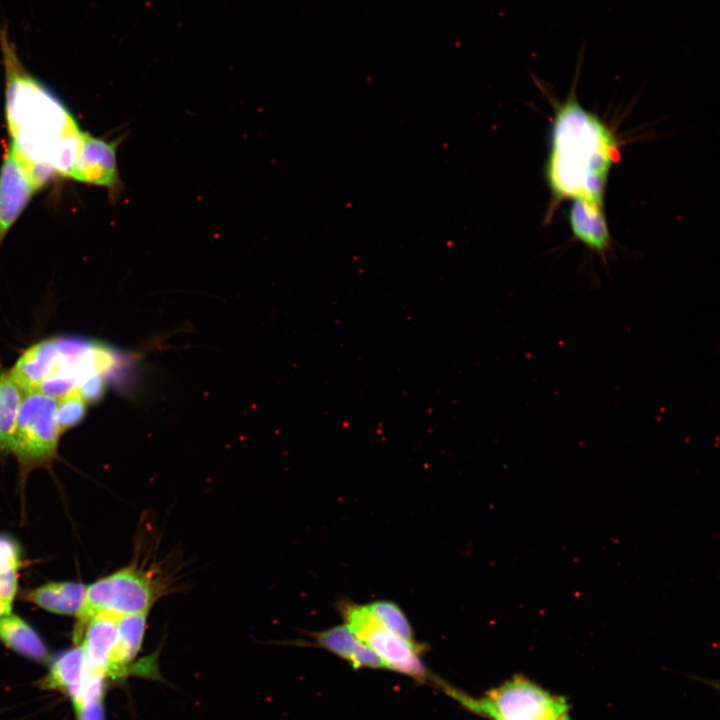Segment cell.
<instances>
[{"label": "cell", "instance_id": "cell-1", "mask_svg": "<svg viewBox=\"0 0 720 720\" xmlns=\"http://www.w3.org/2000/svg\"><path fill=\"white\" fill-rule=\"evenodd\" d=\"M0 48L6 75L7 121L11 140L38 165L48 162L50 145L53 169L61 175L72 165L79 144V129L72 115L20 62L5 27L0 28Z\"/></svg>", "mask_w": 720, "mask_h": 720}, {"label": "cell", "instance_id": "cell-2", "mask_svg": "<svg viewBox=\"0 0 720 720\" xmlns=\"http://www.w3.org/2000/svg\"><path fill=\"white\" fill-rule=\"evenodd\" d=\"M617 158L615 138L597 116L582 108L575 98L559 106L547 166L556 198L602 204L607 176Z\"/></svg>", "mask_w": 720, "mask_h": 720}, {"label": "cell", "instance_id": "cell-3", "mask_svg": "<svg viewBox=\"0 0 720 720\" xmlns=\"http://www.w3.org/2000/svg\"><path fill=\"white\" fill-rule=\"evenodd\" d=\"M444 688L467 709L488 720H570V706L564 697L522 675L513 676L480 698Z\"/></svg>", "mask_w": 720, "mask_h": 720}, {"label": "cell", "instance_id": "cell-4", "mask_svg": "<svg viewBox=\"0 0 720 720\" xmlns=\"http://www.w3.org/2000/svg\"><path fill=\"white\" fill-rule=\"evenodd\" d=\"M162 594L153 576L137 567H126L88 587L78 614L75 637L96 614L110 612L120 616L148 612Z\"/></svg>", "mask_w": 720, "mask_h": 720}, {"label": "cell", "instance_id": "cell-5", "mask_svg": "<svg viewBox=\"0 0 720 720\" xmlns=\"http://www.w3.org/2000/svg\"><path fill=\"white\" fill-rule=\"evenodd\" d=\"M338 608L344 624L385 662L388 669L420 681L429 678V672L420 657L423 648L417 642H409L386 629L372 615L367 605L342 601Z\"/></svg>", "mask_w": 720, "mask_h": 720}, {"label": "cell", "instance_id": "cell-6", "mask_svg": "<svg viewBox=\"0 0 720 720\" xmlns=\"http://www.w3.org/2000/svg\"><path fill=\"white\" fill-rule=\"evenodd\" d=\"M56 409L57 398L39 391L25 394L11 448L24 464L45 463L55 455L61 434Z\"/></svg>", "mask_w": 720, "mask_h": 720}, {"label": "cell", "instance_id": "cell-7", "mask_svg": "<svg viewBox=\"0 0 720 720\" xmlns=\"http://www.w3.org/2000/svg\"><path fill=\"white\" fill-rule=\"evenodd\" d=\"M45 168L10 140L0 167V246L35 193L45 183Z\"/></svg>", "mask_w": 720, "mask_h": 720}, {"label": "cell", "instance_id": "cell-8", "mask_svg": "<svg viewBox=\"0 0 720 720\" xmlns=\"http://www.w3.org/2000/svg\"><path fill=\"white\" fill-rule=\"evenodd\" d=\"M121 141L122 136L106 140L82 131L72 165L65 177L105 188L115 201L123 189L117 163V148Z\"/></svg>", "mask_w": 720, "mask_h": 720}, {"label": "cell", "instance_id": "cell-9", "mask_svg": "<svg viewBox=\"0 0 720 720\" xmlns=\"http://www.w3.org/2000/svg\"><path fill=\"white\" fill-rule=\"evenodd\" d=\"M58 360L55 370L68 377L78 388L93 375H106L116 364V356L108 347L77 338L56 339Z\"/></svg>", "mask_w": 720, "mask_h": 720}, {"label": "cell", "instance_id": "cell-10", "mask_svg": "<svg viewBox=\"0 0 720 720\" xmlns=\"http://www.w3.org/2000/svg\"><path fill=\"white\" fill-rule=\"evenodd\" d=\"M120 615L102 612L93 616L75 641L82 648L88 667L108 677L110 656L117 637Z\"/></svg>", "mask_w": 720, "mask_h": 720}, {"label": "cell", "instance_id": "cell-11", "mask_svg": "<svg viewBox=\"0 0 720 720\" xmlns=\"http://www.w3.org/2000/svg\"><path fill=\"white\" fill-rule=\"evenodd\" d=\"M309 634L319 647L342 658L354 669H388L385 662L345 624Z\"/></svg>", "mask_w": 720, "mask_h": 720}, {"label": "cell", "instance_id": "cell-12", "mask_svg": "<svg viewBox=\"0 0 720 720\" xmlns=\"http://www.w3.org/2000/svg\"><path fill=\"white\" fill-rule=\"evenodd\" d=\"M569 222L574 236L587 248L604 255L610 248V235L602 204L573 199Z\"/></svg>", "mask_w": 720, "mask_h": 720}, {"label": "cell", "instance_id": "cell-13", "mask_svg": "<svg viewBox=\"0 0 720 720\" xmlns=\"http://www.w3.org/2000/svg\"><path fill=\"white\" fill-rule=\"evenodd\" d=\"M57 360L56 339L44 340L29 347L9 372L26 393L36 391L55 369Z\"/></svg>", "mask_w": 720, "mask_h": 720}, {"label": "cell", "instance_id": "cell-14", "mask_svg": "<svg viewBox=\"0 0 720 720\" xmlns=\"http://www.w3.org/2000/svg\"><path fill=\"white\" fill-rule=\"evenodd\" d=\"M147 614L148 612L123 615L119 619L108 677L118 678L126 674L129 665L138 655L144 639Z\"/></svg>", "mask_w": 720, "mask_h": 720}, {"label": "cell", "instance_id": "cell-15", "mask_svg": "<svg viewBox=\"0 0 720 720\" xmlns=\"http://www.w3.org/2000/svg\"><path fill=\"white\" fill-rule=\"evenodd\" d=\"M86 586L78 582H49L28 591L25 599L40 608L62 615H77L80 611Z\"/></svg>", "mask_w": 720, "mask_h": 720}, {"label": "cell", "instance_id": "cell-16", "mask_svg": "<svg viewBox=\"0 0 720 720\" xmlns=\"http://www.w3.org/2000/svg\"><path fill=\"white\" fill-rule=\"evenodd\" d=\"M89 675V667L80 646L66 650L58 655L51 667L47 684L65 691L76 701L80 696Z\"/></svg>", "mask_w": 720, "mask_h": 720}, {"label": "cell", "instance_id": "cell-17", "mask_svg": "<svg viewBox=\"0 0 720 720\" xmlns=\"http://www.w3.org/2000/svg\"><path fill=\"white\" fill-rule=\"evenodd\" d=\"M0 640L19 654L47 662L49 652L41 637L22 618L11 613L0 619Z\"/></svg>", "mask_w": 720, "mask_h": 720}, {"label": "cell", "instance_id": "cell-18", "mask_svg": "<svg viewBox=\"0 0 720 720\" xmlns=\"http://www.w3.org/2000/svg\"><path fill=\"white\" fill-rule=\"evenodd\" d=\"M26 392L10 372L0 375V449L11 451L16 422Z\"/></svg>", "mask_w": 720, "mask_h": 720}, {"label": "cell", "instance_id": "cell-19", "mask_svg": "<svg viewBox=\"0 0 720 720\" xmlns=\"http://www.w3.org/2000/svg\"><path fill=\"white\" fill-rule=\"evenodd\" d=\"M376 620L389 631L409 642H416L409 620L394 602L376 600L367 605Z\"/></svg>", "mask_w": 720, "mask_h": 720}, {"label": "cell", "instance_id": "cell-20", "mask_svg": "<svg viewBox=\"0 0 720 720\" xmlns=\"http://www.w3.org/2000/svg\"><path fill=\"white\" fill-rule=\"evenodd\" d=\"M87 404L77 389L57 398L56 418L61 433L78 425L84 419Z\"/></svg>", "mask_w": 720, "mask_h": 720}, {"label": "cell", "instance_id": "cell-21", "mask_svg": "<svg viewBox=\"0 0 720 720\" xmlns=\"http://www.w3.org/2000/svg\"><path fill=\"white\" fill-rule=\"evenodd\" d=\"M21 564V550L17 542L0 534V573L17 572Z\"/></svg>", "mask_w": 720, "mask_h": 720}, {"label": "cell", "instance_id": "cell-22", "mask_svg": "<svg viewBox=\"0 0 720 720\" xmlns=\"http://www.w3.org/2000/svg\"><path fill=\"white\" fill-rule=\"evenodd\" d=\"M104 388L105 376L98 374L83 380L78 386L77 391L87 403H95L102 398Z\"/></svg>", "mask_w": 720, "mask_h": 720}, {"label": "cell", "instance_id": "cell-23", "mask_svg": "<svg viewBox=\"0 0 720 720\" xmlns=\"http://www.w3.org/2000/svg\"><path fill=\"white\" fill-rule=\"evenodd\" d=\"M17 591V572L0 573V605L11 613Z\"/></svg>", "mask_w": 720, "mask_h": 720}, {"label": "cell", "instance_id": "cell-24", "mask_svg": "<svg viewBox=\"0 0 720 720\" xmlns=\"http://www.w3.org/2000/svg\"><path fill=\"white\" fill-rule=\"evenodd\" d=\"M78 720H104L103 698L88 702L76 710Z\"/></svg>", "mask_w": 720, "mask_h": 720}, {"label": "cell", "instance_id": "cell-25", "mask_svg": "<svg viewBox=\"0 0 720 720\" xmlns=\"http://www.w3.org/2000/svg\"><path fill=\"white\" fill-rule=\"evenodd\" d=\"M7 614L9 613L0 605V619Z\"/></svg>", "mask_w": 720, "mask_h": 720}]
</instances>
